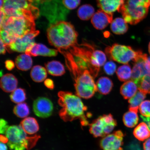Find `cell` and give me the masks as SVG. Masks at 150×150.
Segmentation results:
<instances>
[{"instance_id": "obj_1", "label": "cell", "mask_w": 150, "mask_h": 150, "mask_svg": "<svg viewBox=\"0 0 150 150\" xmlns=\"http://www.w3.org/2000/svg\"><path fill=\"white\" fill-rule=\"evenodd\" d=\"M35 19L27 16H7L1 21V39L8 46L16 38L35 30Z\"/></svg>"}, {"instance_id": "obj_2", "label": "cell", "mask_w": 150, "mask_h": 150, "mask_svg": "<svg viewBox=\"0 0 150 150\" xmlns=\"http://www.w3.org/2000/svg\"><path fill=\"white\" fill-rule=\"evenodd\" d=\"M49 42L60 52L78 45V34L74 26L65 21L50 24L47 31Z\"/></svg>"}, {"instance_id": "obj_3", "label": "cell", "mask_w": 150, "mask_h": 150, "mask_svg": "<svg viewBox=\"0 0 150 150\" xmlns=\"http://www.w3.org/2000/svg\"><path fill=\"white\" fill-rule=\"evenodd\" d=\"M58 103L62 107L59 112L60 117L65 122L79 119L83 126L89 124L85 112L87 110L80 97L67 91H59Z\"/></svg>"}, {"instance_id": "obj_4", "label": "cell", "mask_w": 150, "mask_h": 150, "mask_svg": "<svg viewBox=\"0 0 150 150\" xmlns=\"http://www.w3.org/2000/svg\"><path fill=\"white\" fill-rule=\"evenodd\" d=\"M150 6V0H125L118 12L127 23L135 25L147 16Z\"/></svg>"}, {"instance_id": "obj_5", "label": "cell", "mask_w": 150, "mask_h": 150, "mask_svg": "<svg viewBox=\"0 0 150 150\" xmlns=\"http://www.w3.org/2000/svg\"><path fill=\"white\" fill-rule=\"evenodd\" d=\"M33 5L46 18L50 24L65 21L70 11L64 6L62 0H32Z\"/></svg>"}, {"instance_id": "obj_6", "label": "cell", "mask_w": 150, "mask_h": 150, "mask_svg": "<svg viewBox=\"0 0 150 150\" xmlns=\"http://www.w3.org/2000/svg\"><path fill=\"white\" fill-rule=\"evenodd\" d=\"M8 139L7 145L12 150H25L31 149L35 145L39 136L28 137L20 125L9 127L5 133Z\"/></svg>"}, {"instance_id": "obj_7", "label": "cell", "mask_w": 150, "mask_h": 150, "mask_svg": "<svg viewBox=\"0 0 150 150\" xmlns=\"http://www.w3.org/2000/svg\"><path fill=\"white\" fill-rule=\"evenodd\" d=\"M1 9L7 16H24L36 19L40 11L33 4L32 0H3Z\"/></svg>"}, {"instance_id": "obj_8", "label": "cell", "mask_w": 150, "mask_h": 150, "mask_svg": "<svg viewBox=\"0 0 150 150\" xmlns=\"http://www.w3.org/2000/svg\"><path fill=\"white\" fill-rule=\"evenodd\" d=\"M105 51L110 59L123 64H127L131 60L135 62L144 54L141 50L135 51L130 46L117 44L107 47Z\"/></svg>"}, {"instance_id": "obj_9", "label": "cell", "mask_w": 150, "mask_h": 150, "mask_svg": "<svg viewBox=\"0 0 150 150\" xmlns=\"http://www.w3.org/2000/svg\"><path fill=\"white\" fill-rule=\"evenodd\" d=\"M117 125V122L111 114L104 115L89 125V131L95 137H104L109 134Z\"/></svg>"}, {"instance_id": "obj_10", "label": "cell", "mask_w": 150, "mask_h": 150, "mask_svg": "<svg viewBox=\"0 0 150 150\" xmlns=\"http://www.w3.org/2000/svg\"><path fill=\"white\" fill-rule=\"evenodd\" d=\"M39 32L31 31L23 36L16 38L13 42L6 46L7 50L12 52H25L28 48L34 44L35 39L39 35Z\"/></svg>"}, {"instance_id": "obj_11", "label": "cell", "mask_w": 150, "mask_h": 150, "mask_svg": "<svg viewBox=\"0 0 150 150\" xmlns=\"http://www.w3.org/2000/svg\"><path fill=\"white\" fill-rule=\"evenodd\" d=\"M121 131L118 130L104 137L100 142V146L103 150H123V137Z\"/></svg>"}, {"instance_id": "obj_12", "label": "cell", "mask_w": 150, "mask_h": 150, "mask_svg": "<svg viewBox=\"0 0 150 150\" xmlns=\"http://www.w3.org/2000/svg\"><path fill=\"white\" fill-rule=\"evenodd\" d=\"M33 108L35 114L38 117L46 118L52 115L53 110V105L48 98L40 97L34 101Z\"/></svg>"}, {"instance_id": "obj_13", "label": "cell", "mask_w": 150, "mask_h": 150, "mask_svg": "<svg viewBox=\"0 0 150 150\" xmlns=\"http://www.w3.org/2000/svg\"><path fill=\"white\" fill-rule=\"evenodd\" d=\"M112 13H107L99 9L92 17L91 22L94 27L102 30L107 27L112 21Z\"/></svg>"}, {"instance_id": "obj_14", "label": "cell", "mask_w": 150, "mask_h": 150, "mask_svg": "<svg viewBox=\"0 0 150 150\" xmlns=\"http://www.w3.org/2000/svg\"><path fill=\"white\" fill-rule=\"evenodd\" d=\"M58 52L57 50L48 48L43 44L35 43L28 48L25 53L34 57L39 56L52 57L57 55Z\"/></svg>"}, {"instance_id": "obj_15", "label": "cell", "mask_w": 150, "mask_h": 150, "mask_svg": "<svg viewBox=\"0 0 150 150\" xmlns=\"http://www.w3.org/2000/svg\"><path fill=\"white\" fill-rule=\"evenodd\" d=\"M97 6L107 13H112L119 11L125 0H96Z\"/></svg>"}, {"instance_id": "obj_16", "label": "cell", "mask_w": 150, "mask_h": 150, "mask_svg": "<svg viewBox=\"0 0 150 150\" xmlns=\"http://www.w3.org/2000/svg\"><path fill=\"white\" fill-rule=\"evenodd\" d=\"M147 56L146 54H144L143 57L134 64L131 78L136 84L149 72L146 70L145 65V60Z\"/></svg>"}, {"instance_id": "obj_17", "label": "cell", "mask_w": 150, "mask_h": 150, "mask_svg": "<svg viewBox=\"0 0 150 150\" xmlns=\"http://www.w3.org/2000/svg\"><path fill=\"white\" fill-rule=\"evenodd\" d=\"M18 84L17 79L12 74H6L1 78V87L5 92H12L16 89Z\"/></svg>"}, {"instance_id": "obj_18", "label": "cell", "mask_w": 150, "mask_h": 150, "mask_svg": "<svg viewBox=\"0 0 150 150\" xmlns=\"http://www.w3.org/2000/svg\"><path fill=\"white\" fill-rule=\"evenodd\" d=\"M138 89V86L136 83L132 80H129L122 85L120 91L124 98L130 99L136 95Z\"/></svg>"}, {"instance_id": "obj_19", "label": "cell", "mask_w": 150, "mask_h": 150, "mask_svg": "<svg viewBox=\"0 0 150 150\" xmlns=\"http://www.w3.org/2000/svg\"><path fill=\"white\" fill-rule=\"evenodd\" d=\"M97 91L103 95L109 93L113 87L112 81L107 77L103 76L99 78L96 83Z\"/></svg>"}, {"instance_id": "obj_20", "label": "cell", "mask_w": 150, "mask_h": 150, "mask_svg": "<svg viewBox=\"0 0 150 150\" xmlns=\"http://www.w3.org/2000/svg\"><path fill=\"white\" fill-rule=\"evenodd\" d=\"M48 74L54 76H62L65 72L64 65L59 61H52L45 64Z\"/></svg>"}, {"instance_id": "obj_21", "label": "cell", "mask_w": 150, "mask_h": 150, "mask_svg": "<svg viewBox=\"0 0 150 150\" xmlns=\"http://www.w3.org/2000/svg\"><path fill=\"white\" fill-rule=\"evenodd\" d=\"M21 126L27 134H33L39 130V126L36 120L32 117L25 118L21 122Z\"/></svg>"}, {"instance_id": "obj_22", "label": "cell", "mask_w": 150, "mask_h": 150, "mask_svg": "<svg viewBox=\"0 0 150 150\" xmlns=\"http://www.w3.org/2000/svg\"><path fill=\"white\" fill-rule=\"evenodd\" d=\"M15 64L19 70L26 71L30 69L33 65L31 56L27 54L18 55L15 60Z\"/></svg>"}, {"instance_id": "obj_23", "label": "cell", "mask_w": 150, "mask_h": 150, "mask_svg": "<svg viewBox=\"0 0 150 150\" xmlns=\"http://www.w3.org/2000/svg\"><path fill=\"white\" fill-rule=\"evenodd\" d=\"M110 29L115 34L122 35L127 32L128 29V26L124 18H117L112 20Z\"/></svg>"}, {"instance_id": "obj_24", "label": "cell", "mask_w": 150, "mask_h": 150, "mask_svg": "<svg viewBox=\"0 0 150 150\" xmlns=\"http://www.w3.org/2000/svg\"><path fill=\"white\" fill-rule=\"evenodd\" d=\"M133 134L137 139L143 141L150 137V129L145 122L141 123L134 129Z\"/></svg>"}, {"instance_id": "obj_25", "label": "cell", "mask_w": 150, "mask_h": 150, "mask_svg": "<svg viewBox=\"0 0 150 150\" xmlns=\"http://www.w3.org/2000/svg\"><path fill=\"white\" fill-rule=\"evenodd\" d=\"M30 76L33 81L36 82H42L45 80L47 78V70L41 66H35L32 69Z\"/></svg>"}, {"instance_id": "obj_26", "label": "cell", "mask_w": 150, "mask_h": 150, "mask_svg": "<svg viewBox=\"0 0 150 150\" xmlns=\"http://www.w3.org/2000/svg\"><path fill=\"white\" fill-rule=\"evenodd\" d=\"M146 94L139 91L132 98L129 99V109L130 111L138 112V108L146 98Z\"/></svg>"}, {"instance_id": "obj_27", "label": "cell", "mask_w": 150, "mask_h": 150, "mask_svg": "<svg viewBox=\"0 0 150 150\" xmlns=\"http://www.w3.org/2000/svg\"><path fill=\"white\" fill-rule=\"evenodd\" d=\"M94 12V8L91 5L85 4L81 6L78 9V15L80 19L88 20L92 17Z\"/></svg>"}, {"instance_id": "obj_28", "label": "cell", "mask_w": 150, "mask_h": 150, "mask_svg": "<svg viewBox=\"0 0 150 150\" xmlns=\"http://www.w3.org/2000/svg\"><path fill=\"white\" fill-rule=\"evenodd\" d=\"M132 70L130 65L125 64L118 68L116 74L119 79L121 81H127L132 76Z\"/></svg>"}, {"instance_id": "obj_29", "label": "cell", "mask_w": 150, "mask_h": 150, "mask_svg": "<svg viewBox=\"0 0 150 150\" xmlns=\"http://www.w3.org/2000/svg\"><path fill=\"white\" fill-rule=\"evenodd\" d=\"M137 112L129 110L123 116V120L125 126L132 128L137 124L139 121Z\"/></svg>"}, {"instance_id": "obj_30", "label": "cell", "mask_w": 150, "mask_h": 150, "mask_svg": "<svg viewBox=\"0 0 150 150\" xmlns=\"http://www.w3.org/2000/svg\"><path fill=\"white\" fill-rule=\"evenodd\" d=\"M139 91L146 94H150V72H148L136 84Z\"/></svg>"}, {"instance_id": "obj_31", "label": "cell", "mask_w": 150, "mask_h": 150, "mask_svg": "<svg viewBox=\"0 0 150 150\" xmlns=\"http://www.w3.org/2000/svg\"><path fill=\"white\" fill-rule=\"evenodd\" d=\"M14 114L18 117L23 118L27 117L30 114L29 106L25 103L18 104L14 107Z\"/></svg>"}, {"instance_id": "obj_32", "label": "cell", "mask_w": 150, "mask_h": 150, "mask_svg": "<svg viewBox=\"0 0 150 150\" xmlns=\"http://www.w3.org/2000/svg\"><path fill=\"white\" fill-rule=\"evenodd\" d=\"M10 97L11 101L15 103H23L26 99L25 91L21 88L16 89L11 93Z\"/></svg>"}, {"instance_id": "obj_33", "label": "cell", "mask_w": 150, "mask_h": 150, "mask_svg": "<svg viewBox=\"0 0 150 150\" xmlns=\"http://www.w3.org/2000/svg\"><path fill=\"white\" fill-rule=\"evenodd\" d=\"M140 113L144 117H150V100L144 101L139 107Z\"/></svg>"}, {"instance_id": "obj_34", "label": "cell", "mask_w": 150, "mask_h": 150, "mask_svg": "<svg viewBox=\"0 0 150 150\" xmlns=\"http://www.w3.org/2000/svg\"><path fill=\"white\" fill-rule=\"evenodd\" d=\"M81 0H62L63 4L68 10L76 8L80 3Z\"/></svg>"}, {"instance_id": "obj_35", "label": "cell", "mask_w": 150, "mask_h": 150, "mask_svg": "<svg viewBox=\"0 0 150 150\" xmlns=\"http://www.w3.org/2000/svg\"><path fill=\"white\" fill-rule=\"evenodd\" d=\"M104 70L106 74L110 76L114 74L117 69V65L113 62H108L105 64L104 67Z\"/></svg>"}, {"instance_id": "obj_36", "label": "cell", "mask_w": 150, "mask_h": 150, "mask_svg": "<svg viewBox=\"0 0 150 150\" xmlns=\"http://www.w3.org/2000/svg\"><path fill=\"white\" fill-rule=\"evenodd\" d=\"M9 127L7 125V122L5 120L3 119L0 120V133L1 134H5Z\"/></svg>"}, {"instance_id": "obj_37", "label": "cell", "mask_w": 150, "mask_h": 150, "mask_svg": "<svg viewBox=\"0 0 150 150\" xmlns=\"http://www.w3.org/2000/svg\"><path fill=\"white\" fill-rule=\"evenodd\" d=\"M44 84L46 87L49 89H53L54 88V85L53 81L50 79H47L45 80Z\"/></svg>"}, {"instance_id": "obj_38", "label": "cell", "mask_w": 150, "mask_h": 150, "mask_svg": "<svg viewBox=\"0 0 150 150\" xmlns=\"http://www.w3.org/2000/svg\"><path fill=\"white\" fill-rule=\"evenodd\" d=\"M5 67L9 71H11L14 68L15 64L11 60H7L5 62Z\"/></svg>"}, {"instance_id": "obj_39", "label": "cell", "mask_w": 150, "mask_h": 150, "mask_svg": "<svg viewBox=\"0 0 150 150\" xmlns=\"http://www.w3.org/2000/svg\"><path fill=\"white\" fill-rule=\"evenodd\" d=\"M145 68L148 71L150 72V57L146 56L145 60Z\"/></svg>"}, {"instance_id": "obj_40", "label": "cell", "mask_w": 150, "mask_h": 150, "mask_svg": "<svg viewBox=\"0 0 150 150\" xmlns=\"http://www.w3.org/2000/svg\"><path fill=\"white\" fill-rule=\"evenodd\" d=\"M6 46L1 39V52H0V53L3 55L5 54L6 52Z\"/></svg>"}, {"instance_id": "obj_41", "label": "cell", "mask_w": 150, "mask_h": 150, "mask_svg": "<svg viewBox=\"0 0 150 150\" xmlns=\"http://www.w3.org/2000/svg\"><path fill=\"white\" fill-rule=\"evenodd\" d=\"M144 150H150V138L146 140L143 145Z\"/></svg>"}, {"instance_id": "obj_42", "label": "cell", "mask_w": 150, "mask_h": 150, "mask_svg": "<svg viewBox=\"0 0 150 150\" xmlns=\"http://www.w3.org/2000/svg\"><path fill=\"white\" fill-rule=\"evenodd\" d=\"M1 141L4 143H7L8 142V139L6 136L1 135Z\"/></svg>"}, {"instance_id": "obj_43", "label": "cell", "mask_w": 150, "mask_h": 150, "mask_svg": "<svg viewBox=\"0 0 150 150\" xmlns=\"http://www.w3.org/2000/svg\"><path fill=\"white\" fill-rule=\"evenodd\" d=\"M1 150H7V148L6 145H5V143L1 142Z\"/></svg>"}, {"instance_id": "obj_44", "label": "cell", "mask_w": 150, "mask_h": 150, "mask_svg": "<svg viewBox=\"0 0 150 150\" xmlns=\"http://www.w3.org/2000/svg\"><path fill=\"white\" fill-rule=\"evenodd\" d=\"M149 53L150 54V42L149 43Z\"/></svg>"}]
</instances>
